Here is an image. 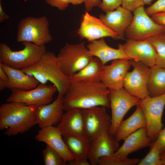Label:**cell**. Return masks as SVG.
I'll return each instance as SVG.
<instances>
[{
  "instance_id": "obj_7",
  "label": "cell",
  "mask_w": 165,
  "mask_h": 165,
  "mask_svg": "<svg viewBox=\"0 0 165 165\" xmlns=\"http://www.w3.org/2000/svg\"><path fill=\"white\" fill-rule=\"evenodd\" d=\"M133 12V20L125 33L127 39L144 40L165 33V26L157 23L150 18L143 6L137 8Z\"/></svg>"
},
{
  "instance_id": "obj_18",
  "label": "cell",
  "mask_w": 165,
  "mask_h": 165,
  "mask_svg": "<svg viewBox=\"0 0 165 165\" xmlns=\"http://www.w3.org/2000/svg\"><path fill=\"white\" fill-rule=\"evenodd\" d=\"M101 14L99 18L105 24L117 35L118 39L125 37V31L133 18L131 12L119 6L116 9Z\"/></svg>"
},
{
  "instance_id": "obj_16",
  "label": "cell",
  "mask_w": 165,
  "mask_h": 165,
  "mask_svg": "<svg viewBox=\"0 0 165 165\" xmlns=\"http://www.w3.org/2000/svg\"><path fill=\"white\" fill-rule=\"evenodd\" d=\"M119 148V141L109 132L102 133L90 144L88 160L91 165H97L101 158L113 155Z\"/></svg>"
},
{
  "instance_id": "obj_28",
  "label": "cell",
  "mask_w": 165,
  "mask_h": 165,
  "mask_svg": "<svg viewBox=\"0 0 165 165\" xmlns=\"http://www.w3.org/2000/svg\"><path fill=\"white\" fill-rule=\"evenodd\" d=\"M147 39L154 46L157 52L155 65L165 68V33L151 37Z\"/></svg>"
},
{
  "instance_id": "obj_29",
  "label": "cell",
  "mask_w": 165,
  "mask_h": 165,
  "mask_svg": "<svg viewBox=\"0 0 165 165\" xmlns=\"http://www.w3.org/2000/svg\"><path fill=\"white\" fill-rule=\"evenodd\" d=\"M141 159L138 158H130L119 157L113 154L101 158L98 161V165H138Z\"/></svg>"
},
{
  "instance_id": "obj_31",
  "label": "cell",
  "mask_w": 165,
  "mask_h": 165,
  "mask_svg": "<svg viewBox=\"0 0 165 165\" xmlns=\"http://www.w3.org/2000/svg\"><path fill=\"white\" fill-rule=\"evenodd\" d=\"M151 147L148 153L138 165H162L160 152L153 144Z\"/></svg>"
},
{
  "instance_id": "obj_2",
  "label": "cell",
  "mask_w": 165,
  "mask_h": 165,
  "mask_svg": "<svg viewBox=\"0 0 165 165\" xmlns=\"http://www.w3.org/2000/svg\"><path fill=\"white\" fill-rule=\"evenodd\" d=\"M36 107L19 102H7L0 107V130L8 136L27 132L37 124Z\"/></svg>"
},
{
  "instance_id": "obj_40",
  "label": "cell",
  "mask_w": 165,
  "mask_h": 165,
  "mask_svg": "<svg viewBox=\"0 0 165 165\" xmlns=\"http://www.w3.org/2000/svg\"><path fill=\"white\" fill-rule=\"evenodd\" d=\"M9 16L4 11L2 4L0 3V22H2L4 20L9 19Z\"/></svg>"
},
{
  "instance_id": "obj_35",
  "label": "cell",
  "mask_w": 165,
  "mask_h": 165,
  "mask_svg": "<svg viewBox=\"0 0 165 165\" xmlns=\"http://www.w3.org/2000/svg\"><path fill=\"white\" fill-rule=\"evenodd\" d=\"M152 144L160 151L161 154L165 150V127L160 131L157 138Z\"/></svg>"
},
{
  "instance_id": "obj_12",
  "label": "cell",
  "mask_w": 165,
  "mask_h": 165,
  "mask_svg": "<svg viewBox=\"0 0 165 165\" xmlns=\"http://www.w3.org/2000/svg\"><path fill=\"white\" fill-rule=\"evenodd\" d=\"M7 102H19L36 107L50 103L57 90L51 85L40 83L35 88L28 90L12 89Z\"/></svg>"
},
{
  "instance_id": "obj_10",
  "label": "cell",
  "mask_w": 165,
  "mask_h": 165,
  "mask_svg": "<svg viewBox=\"0 0 165 165\" xmlns=\"http://www.w3.org/2000/svg\"><path fill=\"white\" fill-rule=\"evenodd\" d=\"M131 61L133 69L127 72L123 88L131 95L142 100L149 96L147 85L150 68L140 61L132 60Z\"/></svg>"
},
{
  "instance_id": "obj_38",
  "label": "cell",
  "mask_w": 165,
  "mask_h": 165,
  "mask_svg": "<svg viewBox=\"0 0 165 165\" xmlns=\"http://www.w3.org/2000/svg\"><path fill=\"white\" fill-rule=\"evenodd\" d=\"M101 3V0H85L84 2L86 10L88 12L94 7H99Z\"/></svg>"
},
{
  "instance_id": "obj_42",
  "label": "cell",
  "mask_w": 165,
  "mask_h": 165,
  "mask_svg": "<svg viewBox=\"0 0 165 165\" xmlns=\"http://www.w3.org/2000/svg\"><path fill=\"white\" fill-rule=\"evenodd\" d=\"M160 159L161 161L162 165H165V155L161 154Z\"/></svg>"
},
{
  "instance_id": "obj_26",
  "label": "cell",
  "mask_w": 165,
  "mask_h": 165,
  "mask_svg": "<svg viewBox=\"0 0 165 165\" xmlns=\"http://www.w3.org/2000/svg\"><path fill=\"white\" fill-rule=\"evenodd\" d=\"M104 66L98 58L94 57L85 67L69 77L70 83L101 82Z\"/></svg>"
},
{
  "instance_id": "obj_39",
  "label": "cell",
  "mask_w": 165,
  "mask_h": 165,
  "mask_svg": "<svg viewBox=\"0 0 165 165\" xmlns=\"http://www.w3.org/2000/svg\"><path fill=\"white\" fill-rule=\"evenodd\" d=\"M151 16V18L155 22L165 26V12L157 13Z\"/></svg>"
},
{
  "instance_id": "obj_14",
  "label": "cell",
  "mask_w": 165,
  "mask_h": 165,
  "mask_svg": "<svg viewBox=\"0 0 165 165\" xmlns=\"http://www.w3.org/2000/svg\"><path fill=\"white\" fill-rule=\"evenodd\" d=\"M122 46L125 53L131 60L141 61L150 68L155 65L157 52L148 39L140 40L127 39Z\"/></svg>"
},
{
  "instance_id": "obj_41",
  "label": "cell",
  "mask_w": 165,
  "mask_h": 165,
  "mask_svg": "<svg viewBox=\"0 0 165 165\" xmlns=\"http://www.w3.org/2000/svg\"><path fill=\"white\" fill-rule=\"evenodd\" d=\"M85 0H70V3L73 5H78L84 2Z\"/></svg>"
},
{
  "instance_id": "obj_25",
  "label": "cell",
  "mask_w": 165,
  "mask_h": 165,
  "mask_svg": "<svg viewBox=\"0 0 165 165\" xmlns=\"http://www.w3.org/2000/svg\"><path fill=\"white\" fill-rule=\"evenodd\" d=\"M146 127L145 116L140 105H139L137 106L135 110L129 117L121 121L115 137L119 142L124 140L131 134Z\"/></svg>"
},
{
  "instance_id": "obj_34",
  "label": "cell",
  "mask_w": 165,
  "mask_h": 165,
  "mask_svg": "<svg viewBox=\"0 0 165 165\" xmlns=\"http://www.w3.org/2000/svg\"><path fill=\"white\" fill-rule=\"evenodd\" d=\"M144 5L143 0H121L122 6L131 12Z\"/></svg>"
},
{
  "instance_id": "obj_8",
  "label": "cell",
  "mask_w": 165,
  "mask_h": 165,
  "mask_svg": "<svg viewBox=\"0 0 165 165\" xmlns=\"http://www.w3.org/2000/svg\"><path fill=\"white\" fill-rule=\"evenodd\" d=\"M109 98L112 114L109 133L115 137L124 116L131 108L139 105L141 99L130 94L123 87L119 90H110Z\"/></svg>"
},
{
  "instance_id": "obj_15",
  "label": "cell",
  "mask_w": 165,
  "mask_h": 165,
  "mask_svg": "<svg viewBox=\"0 0 165 165\" xmlns=\"http://www.w3.org/2000/svg\"><path fill=\"white\" fill-rule=\"evenodd\" d=\"M132 65L131 60H113L111 64L104 65L101 81L109 90H117L123 87L125 75Z\"/></svg>"
},
{
  "instance_id": "obj_3",
  "label": "cell",
  "mask_w": 165,
  "mask_h": 165,
  "mask_svg": "<svg viewBox=\"0 0 165 165\" xmlns=\"http://www.w3.org/2000/svg\"><path fill=\"white\" fill-rule=\"evenodd\" d=\"M22 70L40 83L51 82L57 88L58 94L64 96L70 85L69 77L63 72L57 56L52 52L46 51L36 63Z\"/></svg>"
},
{
  "instance_id": "obj_37",
  "label": "cell",
  "mask_w": 165,
  "mask_h": 165,
  "mask_svg": "<svg viewBox=\"0 0 165 165\" xmlns=\"http://www.w3.org/2000/svg\"><path fill=\"white\" fill-rule=\"evenodd\" d=\"M8 76L0 65V90H2L5 88L8 81Z\"/></svg>"
},
{
  "instance_id": "obj_13",
  "label": "cell",
  "mask_w": 165,
  "mask_h": 165,
  "mask_svg": "<svg viewBox=\"0 0 165 165\" xmlns=\"http://www.w3.org/2000/svg\"><path fill=\"white\" fill-rule=\"evenodd\" d=\"M77 34L81 38H85L90 42L107 37L119 39L116 34L107 27L102 20L86 11L82 15Z\"/></svg>"
},
{
  "instance_id": "obj_30",
  "label": "cell",
  "mask_w": 165,
  "mask_h": 165,
  "mask_svg": "<svg viewBox=\"0 0 165 165\" xmlns=\"http://www.w3.org/2000/svg\"><path fill=\"white\" fill-rule=\"evenodd\" d=\"M45 165H64V162L61 155L55 150L47 145L42 152Z\"/></svg>"
},
{
  "instance_id": "obj_19",
  "label": "cell",
  "mask_w": 165,
  "mask_h": 165,
  "mask_svg": "<svg viewBox=\"0 0 165 165\" xmlns=\"http://www.w3.org/2000/svg\"><path fill=\"white\" fill-rule=\"evenodd\" d=\"M40 129L35 136L36 140L46 143L55 150L66 163L74 159L56 127L50 126Z\"/></svg>"
},
{
  "instance_id": "obj_17",
  "label": "cell",
  "mask_w": 165,
  "mask_h": 165,
  "mask_svg": "<svg viewBox=\"0 0 165 165\" xmlns=\"http://www.w3.org/2000/svg\"><path fill=\"white\" fill-rule=\"evenodd\" d=\"M64 96L59 94L52 103L36 107L35 116L40 128L57 125L64 114Z\"/></svg>"
},
{
  "instance_id": "obj_36",
  "label": "cell",
  "mask_w": 165,
  "mask_h": 165,
  "mask_svg": "<svg viewBox=\"0 0 165 165\" xmlns=\"http://www.w3.org/2000/svg\"><path fill=\"white\" fill-rule=\"evenodd\" d=\"M48 4L53 7H56L59 10H65L70 3V0H45Z\"/></svg>"
},
{
  "instance_id": "obj_44",
  "label": "cell",
  "mask_w": 165,
  "mask_h": 165,
  "mask_svg": "<svg viewBox=\"0 0 165 165\" xmlns=\"http://www.w3.org/2000/svg\"><path fill=\"white\" fill-rule=\"evenodd\" d=\"M161 154L165 155V150Z\"/></svg>"
},
{
  "instance_id": "obj_24",
  "label": "cell",
  "mask_w": 165,
  "mask_h": 165,
  "mask_svg": "<svg viewBox=\"0 0 165 165\" xmlns=\"http://www.w3.org/2000/svg\"><path fill=\"white\" fill-rule=\"evenodd\" d=\"M0 65L8 77L6 88L28 90L36 87L40 83L33 76L27 75L21 69L13 68L0 62Z\"/></svg>"
},
{
  "instance_id": "obj_43",
  "label": "cell",
  "mask_w": 165,
  "mask_h": 165,
  "mask_svg": "<svg viewBox=\"0 0 165 165\" xmlns=\"http://www.w3.org/2000/svg\"><path fill=\"white\" fill-rule=\"evenodd\" d=\"M152 0H143V1L144 4L145 5V4H150Z\"/></svg>"
},
{
  "instance_id": "obj_22",
  "label": "cell",
  "mask_w": 165,
  "mask_h": 165,
  "mask_svg": "<svg viewBox=\"0 0 165 165\" xmlns=\"http://www.w3.org/2000/svg\"><path fill=\"white\" fill-rule=\"evenodd\" d=\"M124 141L122 145L113 154L115 156L121 158L127 157L131 153L151 147L153 142L148 135L145 127L138 129Z\"/></svg>"
},
{
  "instance_id": "obj_1",
  "label": "cell",
  "mask_w": 165,
  "mask_h": 165,
  "mask_svg": "<svg viewBox=\"0 0 165 165\" xmlns=\"http://www.w3.org/2000/svg\"><path fill=\"white\" fill-rule=\"evenodd\" d=\"M109 92L110 90L101 82L70 83L64 96V110L99 106L109 108Z\"/></svg>"
},
{
  "instance_id": "obj_27",
  "label": "cell",
  "mask_w": 165,
  "mask_h": 165,
  "mask_svg": "<svg viewBox=\"0 0 165 165\" xmlns=\"http://www.w3.org/2000/svg\"><path fill=\"white\" fill-rule=\"evenodd\" d=\"M150 69L147 85L149 96L156 97L165 94V68L155 65Z\"/></svg>"
},
{
  "instance_id": "obj_21",
  "label": "cell",
  "mask_w": 165,
  "mask_h": 165,
  "mask_svg": "<svg viewBox=\"0 0 165 165\" xmlns=\"http://www.w3.org/2000/svg\"><path fill=\"white\" fill-rule=\"evenodd\" d=\"M90 54L98 58L105 65L110 61L119 59L131 60L126 55L122 44H119L116 49L109 46L104 38L90 42L87 46Z\"/></svg>"
},
{
  "instance_id": "obj_33",
  "label": "cell",
  "mask_w": 165,
  "mask_h": 165,
  "mask_svg": "<svg viewBox=\"0 0 165 165\" xmlns=\"http://www.w3.org/2000/svg\"><path fill=\"white\" fill-rule=\"evenodd\" d=\"M121 5V0H102L98 7L106 13L113 11Z\"/></svg>"
},
{
  "instance_id": "obj_20",
  "label": "cell",
  "mask_w": 165,
  "mask_h": 165,
  "mask_svg": "<svg viewBox=\"0 0 165 165\" xmlns=\"http://www.w3.org/2000/svg\"><path fill=\"white\" fill-rule=\"evenodd\" d=\"M64 140L74 160L69 162L71 165H90L88 161L91 142L84 135L68 134L63 136Z\"/></svg>"
},
{
  "instance_id": "obj_5",
  "label": "cell",
  "mask_w": 165,
  "mask_h": 165,
  "mask_svg": "<svg viewBox=\"0 0 165 165\" xmlns=\"http://www.w3.org/2000/svg\"><path fill=\"white\" fill-rule=\"evenodd\" d=\"M57 56L61 70L69 77L83 68L94 57L84 42L76 44L66 43Z\"/></svg>"
},
{
  "instance_id": "obj_23",
  "label": "cell",
  "mask_w": 165,
  "mask_h": 165,
  "mask_svg": "<svg viewBox=\"0 0 165 165\" xmlns=\"http://www.w3.org/2000/svg\"><path fill=\"white\" fill-rule=\"evenodd\" d=\"M66 111L56 126L62 136L68 134L84 135L82 109L74 108Z\"/></svg>"
},
{
  "instance_id": "obj_11",
  "label": "cell",
  "mask_w": 165,
  "mask_h": 165,
  "mask_svg": "<svg viewBox=\"0 0 165 165\" xmlns=\"http://www.w3.org/2000/svg\"><path fill=\"white\" fill-rule=\"evenodd\" d=\"M84 135L91 142L102 133L109 132L111 117L102 106L82 109Z\"/></svg>"
},
{
  "instance_id": "obj_6",
  "label": "cell",
  "mask_w": 165,
  "mask_h": 165,
  "mask_svg": "<svg viewBox=\"0 0 165 165\" xmlns=\"http://www.w3.org/2000/svg\"><path fill=\"white\" fill-rule=\"evenodd\" d=\"M49 23L45 16H28L22 19L18 24L17 41L29 42L39 46L45 45L53 38L49 30Z\"/></svg>"
},
{
  "instance_id": "obj_9",
  "label": "cell",
  "mask_w": 165,
  "mask_h": 165,
  "mask_svg": "<svg viewBox=\"0 0 165 165\" xmlns=\"http://www.w3.org/2000/svg\"><path fill=\"white\" fill-rule=\"evenodd\" d=\"M139 105L145 116L148 135L153 142L163 126L162 118L165 106V94L141 100Z\"/></svg>"
},
{
  "instance_id": "obj_32",
  "label": "cell",
  "mask_w": 165,
  "mask_h": 165,
  "mask_svg": "<svg viewBox=\"0 0 165 165\" xmlns=\"http://www.w3.org/2000/svg\"><path fill=\"white\" fill-rule=\"evenodd\" d=\"M145 10L146 13L149 16L165 12V0H158Z\"/></svg>"
},
{
  "instance_id": "obj_4",
  "label": "cell",
  "mask_w": 165,
  "mask_h": 165,
  "mask_svg": "<svg viewBox=\"0 0 165 165\" xmlns=\"http://www.w3.org/2000/svg\"><path fill=\"white\" fill-rule=\"evenodd\" d=\"M24 48L13 51L5 43L0 44V62L13 68L23 69L36 63L46 51L45 45L23 42Z\"/></svg>"
}]
</instances>
